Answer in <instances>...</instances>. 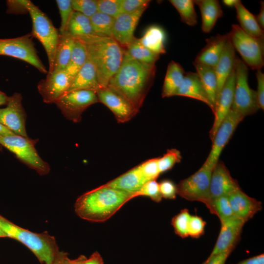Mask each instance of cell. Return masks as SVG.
<instances>
[{"instance_id": "bcb514c9", "label": "cell", "mask_w": 264, "mask_h": 264, "mask_svg": "<svg viewBox=\"0 0 264 264\" xmlns=\"http://www.w3.org/2000/svg\"><path fill=\"white\" fill-rule=\"evenodd\" d=\"M149 0H121L120 14L131 13L147 7Z\"/></svg>"}, {"instance_id": "4fadbf2b", "label": "cell", "mask_w": 264, "mask_h": 264, "mask_svg": "<svg viewBox=\"0 0 264 264\" xmlns=\"http://www.w3.org/2000/svg\"><path fill=\"white\" fill-rule=\"evenodd\" d=\"M26 113L22 96L15 92L9 97L6 107L0 109V123L15 134L28 137L25 129Z\"/></svg>"}, {"instance_id": "680465c9", "label": "cell", "mask_w": 264, "mask_h": 264, "mask_svg": "<svg viewBox=\"0 0 264 264\" xmlns=\"http://www.w3.org/2000/svg\"><path fill=\"white\" fill-rule=\"evenodd\" d=\"M9 96L0 90V106L6 105L8 102Z\"/></svg>"}, {"instance_id": "91938a15", "label": "cell", "mask_w": 264, "mask_h": 264, "mask_svg": "<svg viewBox=\"0 0 264 264\" xmlns=\"http://www.w3.org/2000/svg\"><path fill=\"white\" fill-rule=\"evenodd\" d=\"M237 1L238 0H223L222 2L228 7H234Z\"/></svg>"}, {"instance_id": "db71d44e", "label": "cell", "mask_w": 264, "mask_h": 264, "mask_svg": "<svg viewBox=\"0 0 264 264\" xmlns=\"http://www.w3.org/2000/svg\"><path fill=\"white\" fill-rule=\"evenodd\" d=\"M69 259L67 253L59 251L51 264H67Z\"/></svg>"}, {"instance_id": "74e56055", "label": "cell", "mask_w": 264, "mask_h": 264, "mask_svg": "<svg viewBox=\"0 0 264 264\" xmlns=\"http://www.w3.org/2000/svg\"><path fill=\"white\" fill-rule=\"evenodd\" d=\"M191 214L187 209H183L172 219L171 224L175 233L182 239L188 237V225Z\"/></svg>"}, {"instance_id": "f907efd6", "label": "cell", "mask_w": 264, "mask_h": 264, "mask_svg": "<svg viewBox=\"0 0 264 264\" xmlns=\"http://www.w3.org/2000/svg\"><path fill=\"white\" fill-rule=\"evenodd\" d=\"M8 10L10 13H18L21 10L27 12V10L22 2V0H8L7 1Z\"/></svg>"}, {"instance_id": "4316f807", "label": "cell", "mask_w": 264, "mask_h": 264, "mask_svg": "<svg viewBox=\"0 0 264 264\" xmlns=\"http://www.w3.org/2000/svg\"><path fill=\"white\" fill-rule=\"evenodd\" d=\"M194 1L201 12L202 31L204 33L210 32L217 20L223 16L219 1L217 0H195Z\"/></svg>"}, {"instance_id": "7c38bea8", "label": "cell", "mask_w": 264, "mask_h": 264, "mask_svg": "<svg viewBox=\"0 0 264 264\" xmlns=\"http://www.w3.org/2000/svg\"><path fill=\"white\" fill-rule=\"evenodd\" d=\"M244 118L231 109L220 124L212 141L211 151L204 164L213 168L219 162L220 154L239 123Z\"/></svg>"}, {"instance_id": "8992f818", "label": "cell", "mask_w": 264, "mask_h": 264, "mask_svg": "<svg viewBox=\"0 0 264 264\" xmlns=\"http://www.w3.org/2000/svg\"><path fill=\"white\" fill-rule=\"evenodd\" d=\"M234 69L235 86L231 109L244 118L256 113L260 107L256 91L251 88L248 85V67L237 56Z\"/></svg>"}, {"instance_id": "6da1fadb", "label": "cell", "mask_w": 264, "mask_h": 264, "mask_svg": "<svg viewBox=\"0 0 264 264\" xmlns=\"http://www.w3.org/2000/svg\"><path fill=\"white\" fill-rule=\"evenodd\" d=\"M155 65L142 63L125 51L122 64L107 87L116 91L139 110L154 82Z\"/></svg>"}, {"instance_id": "7bdbcfd3", "label": "cell", "mask_w": 264, "mask_h": 264, "mask_svg": "<svg viewBox=\"0 0 264 264\" xmlns=\"http://www.w3.org/2000/svg\"><path fill=\"white\" fill-rule=\"evenodd\" d=\"M138 166L147 181L156 180L160 174L158 167L157 158L147 160Z\"/></svg>"}, {"instance_id": "9f6ffc18", "label": "cell", "mask_w": 264, "mask_h": 264, "mask_svg": "<svg viewBox=\"0 0 264 264\" xmlns=\"http://www.w3.org/2000/svg\"><path fill=\"white\" fill-rule=\"evenodd\" d=\"M87 257L84 255H81L74 259H69L67 264H83Z\"/></svg>"}, {"instance_id": "8fae6325", "label": "cell", "mask_w": 264, "mask_h": 264, "mask_svg": "<svg viewBox=\"0 0 264 264\" xmlns=\"http://www.w3.org/2000/svg\"><path fill=\"white\" fill-rule=\"evenodd\" d=\"M99 102L96 92L90 90H74L65 93L55 104L67 120L81 121L83 112L90 105Z\"/></svg>"}, {"instance_id": "7dc6e473", "label": "cell", "mask_w": 264, "mask_h": 264, "mask_svg": "<svg viewBox=\"0 0 264 264\" xmlns=\"http://www.w3.org/2000/svg\"><path fill=\"white\" fill-rule=\"evenodd\" d=\"M159 190L162 198L174 199L177 194V188L172 180L164 179L159 183Z\"/></svg>"}, {"instance_id": "60d3db41", "label": "cell", "mask_w": 264, "mask_h": 264, "mask_svg": "<svg viewBox=\"0 0 264 264\" xmlns=\"http://www.w3.org/2000/svg\"><path fill=\"white\" fill-rule=\"evenodd\" d=\"M56 2L57 4L61 17L59 34L60 35H61L66 32L69 20L74 10L71 5V0H57Z\"/></svg>"}, {"instance_id": "816d5d0a", "label": "cell", "mask_w": 264, "mask_h": 264, "mask_svg": "<svg viewBox=\"0 0 264 264\" xmlns=\"http://www.w3.org/2000/svg\"><path fill=\"white\" fill-rule=\"evenodd\" d=\"M104 260L98 251L93 252L88 258L84 261L83 264H104Z\"/></svg>"}, {"instance_id": "f5cc1de1", "label": "cell", "mask_w": 264, "mask_h": 264, "mask_svg": "<svg viewBox=\"0 0 264 264\" xmlns=\"http://www.w3.org/2000/svg\"><path fill=\"white\" fill-rule=\"evenodd\" d=\"M234 264H264V254H261Z\"/></svg>"}, {"instance_id": "2e32d148", "label": "cell", "mask_w": 264, "mask_h": 264, "mask_svg": "<svg viewBox=\"0 0 264 264\" xmlns=\"http://www.w3.org/2000/svg\"><path fill=\"white\" fill-rule=\"evenodd\" d=\"M220 232L209 256L228 250L233 251L239 241L245 222L234 217L220 221Z\"/></svg>"}, {"instance_id": "ab89813d", "label": "cell", "mask_w": 264, "mask_h": 264, "mask_svg": "<svg viewBox=\"0 0 264 264\" xmlns=\"http://www.w3.org/2000/svg\"><path fill=\"white\" fill-rule=\"evenodd\" d=\"M180 152L176 149L168 150L162 156L157 158L158 167L160 174L171 169L181 160Z\"/></svg>"}, {"instance_id": "11a10c76", "label": "cell", "mask_w": 264, "mask_h": 264, "mask_svg": "<svg viewBox=\"0 0 264 264\" xmlns=\"http://www.w3.org/2000/svg\"><path fill=\"white\" fill-rule=\"evenodd\" d=\"M261 8L259 14L255 16L256 20L260 26V27L264 30V2L263 1H260Z\"/></svg>"}, {"instance_id": "4dcf8cb0", "label": "cell", "mask_w": 264, "mask_h": 264, "mask_svg": "<svg viewBox=\"0 0 264 264\" xmlns=\"http://www.w3.org/2000/svg\"><path fill=\"white\" fill-rule=\"evenodd\" d=\"M74 43V37L68 34L65 33L60 35L52 72L65 69L70 58Z\"/></svg>"}, {"instance_id": "d4e9b609", "label": "cell", "mask_w": 264, "mask_h": 264, "mask_svg": "<svg viewBox=\"0 0 264 264\" xmlns=\"http://www.w3.org/2000/svg\"><path fill=\"white\" fill-rule=\"evenodd\" d=\"M147 182L137 166L104 185L133 194Z\"/></svg>"}, {"instance_id": "b9f144b4", "label": "cell", "mask_w": 264, "mask_h": 264, "mask_svg": "<svg viewBox=\"0 0 264 264\" xmlns=\"http://www.w3.org/2000/svg\"><path fill=\"white\" fill-rule=\"evenodd\" d=\"M71 5L74 11L89 18L98 12L96 0H71Z\"/></svg>"}, {"instance_id": "ba28073f", "label": "cell", "mask_w": 264, "mask_h": 264, "mask_svg": "<svg viewBox=\"0 0 264 264\" xmlns=\"http://www.w3.org/2000/svg\"><path fill=\"white\" fill-rule=\"evenodd\" d=\"M213 170L203 163L196 173L179 181L176 185L177 194L186 200L204 203L211 213L210 186Z\"/></svg>"}, {"instance_id": "6f0895ef", "label": "cell", "mask_w": 264, "mask_h": 264, "mask_svg": "<svg viewBox=\"0 0 264 264\" xmlns=\"http://www.w3.org/2000/svg\"><path fill=\"white\" fill-rule=\"evenodd\" d=\"M15 134L0 123V136H10Z\"/></svg>"}, {"instance_id": "1f68e13d", "label": "cell", "mask_w": 264, "mask_h": 264, "mask_svg": "<svg viewBox=\"0 0 264 264\" xmlns=\"http://www.w3.org/2000/svg\"><path fill=\"white\" fill-rule=\"evenodd\" d=\"M88 58V53L83 41L74 37V43L69 63L65 71L72 81Z\"/></svg>"}, {"instance_id": "ffe728a7", "label": "cell", "mask_w": 264, "mask_h": 264, "mask_svg": "<svg viewBox=\"0 0 264 264\" xmlns=\"http://www.w3.org/2000/svg\"><path fill=\"white\" fill-rule=\"evenodd\" d=\"M234 216L245 223L262 208V203L245 194L241 188L227 195Z\"/></svg>"}, {"instance_id": "484cf974", "label": "cell", "mask_w": 264, "mask_h": 264, "mask_svg": "<svg viewBox=\"0 0 264 264\" xmlns=\"http://www.w3.org/2000/svg\"><path fill=\"white\" fill-rule=\"evenodd\" d=\"M234 7L236 10L237 19L240 27L264 46V30L258 24L255 15L244 7L241 0H238Z\"/></svg>"}, {"instance_id": "e575fe53", "label": "cell", "mask_w": 264, "mask_h": 264, "mask_svg": "<svg viewBox=\"0 0 264 264\" xmlns=\"http://www.w3.org/2000/svg\"><path fill=\"white\" fill-rule=\"evenodd\" d=\"M90 20L95 35L112 37L114 18L97 12L90 18Z\"/></svg>"}, {"instance_id": "7402d4cb", "label": "cell", "mask_w": 264, "mask_h": 264, "mask_svg": "<svg viewBox=\"0 0 264 264\" xmlns=\"http://www.w3.org/2000/svg\"><path fill=\"white\" fill-rule=\"evenodd\" d=\"M101 88L95 67L88 56L86 62L73 78L65 93L78 90H90L96 92Z\"/></svg>"}, {"instance_id": "f6af8a7d", "label": "cell", "mask_w": 264, "mask_h": 264, "mask_svg": "<svg viewBox=\"0 0 264 264\" xmlns=\"http://www.w3.org/2000/svg\"><path fill=\"white\" fill-rule=\"evenodd\" d=\"M98 12L114 18L120 14L121 0H97Z\"/></svg>"}, {"instance_id": "83f0119b", "label": "cell", "mask_w": 264, "mask_h": 264, "mask_svg": "<svg viewBox=\"0 0 264 264\" xmlns=\"http://www.w3.org/2000/svg\"><path fill=\"white\" fill-rule=\"evenodd\" d=\"M185 73L179 63L174 61L169 63L162 87V97L175 96L182 83Z\"/></svg>"}, {"instance_id": "94428289", "label": "cell", "mask_w": 264, "mask_h": 264, "mask_svg": "<svg viewBox=\"0 0 264 264\" xmlns=\"http://www.w3.org/2000/svg\"><path fill=\"white\" fill-rule=\"evenodd\" d=\"M1 237H7L6 235L4 232L0 228V238Z\"/></svg>"}, {"instance_id": "3957f363", "label": "cell", "mask_w": 264, "mask_h": 264, "mask_svg": "<svg viewBox=\"0 0 264 264\" xmlns=\"http://www.w3.org/2000/svg\"><path fill=\"white\" fill-rule=\"evenodd\" d=\"M79 37L93 64L101 88H106L120 67L125 50L112 37L89 35Z\"/></svg>"}, {"instance_id": "ac0fdd59", "label": "cell", "mask_w": 264, "mask_h": 264, "mask_svg": "<svg viewBox=\"0 0 264 264\" xmlns=\"http://www.w3.org/2000/svg\"><path fill=\"white\" fill-rule=\"evenodd\" d=\"M235 86V69L226 80L217 99L214 114V121L210 131V137L213 140L220 124L230 110L234 97Z\"/></svg>"}, {"instance_id": "f546056e", "label": "cell", "mask_w": 264, "mask_h": 264, "mask_svg": "<svg viewBox=\"0 0 264 264\" xmlns=\"http://www.w3.org/2000/svg\"><path fill=\"white\" fill-rule=\"evenodd\" d=\"M166 37L164 29L158 25H154L149 26L138 40L142 45L151 51L160 55L166 53Z\"/></svg>"}, {"instance_id": "d590c367", "label": "cell", "mask_w": 264, "mask_h": 264, "mask_svg": "<svg viewBox=\"0 0 264 264\" xmlns=\"http://www.w3.org/2000/svg\"><path fill=\"white\" fill-rule=\"evenodd\" d=\"M169 2L178 11L181 21L191 26L198 22L197 15L193 0H170Z\"/></svg>"}, {"instance_id": "f35d334b", "label": "cell", "mask_w": 264, "mask_h": 264, "mask_svg": "<svg viewBox=\"0 0 264 264\" xmlns=\"http://www.w3.org/2000/svg\"><path fill=\"white\" fill-rule=\"evenodd\" d=\"M138 196L148 197L155 202H160L162 198L159 190V183L156 180L147 181L137 191L132 194V198Z\"/></svg>"}, {"instance_id": "c3c4849f", "label": "cell", "mask_w": 264, "mask_h": 264, "mask_svg": "<svg viewBox=\"0 0 264 264\" xmlns=\"http://www.w3.org/2000/svg\"><path fill=\"white\" fill-rule=\"evenodd\" d=\"M257 81V90L256 91L257 99L260 109H264V74L261 69L258 70L256 73Z\"/></svg>"}, {"instance_id": "277c9868", "label": "cell", "mask_w": 264, "mask_h": 264, "mask_svg": "<svg viewBox=\"0 0 264 264\" xmlns=\"http://www.w3.org/2000/svg\"><path fill=\"white\" fill-rule=\"evenodd\" d=\"M0 228L7 237L22 243L42 264H51L59 251L55 238L47 233H37L21 227L0 215Z\"/></svg>"}, {"instance_id": "836d02e7", "label": "cell", "mask_w": 264, "mask_h": 264, "mask_svg": "<svg viewBox=\"0 0 264 264\" xmlns=\"http://www.w3.org/2000/svg\"><path fill=\"white\" fill-rule=\"evenodd\" d=\"M125 50L133 59L146 65H155L156 62L159 59L160 55L155 53L143 45L135 38L128 45Z\"/></svg>"}, {"instance_id": "30bf717a", "label": "cell", "mask_w": 264, "mask_h": 264, "mask_svg": "<svg viewBox=\"0 0 264 264\" xmlns=\"http://www.w3.org/2000/svg\"><path fill=\"white\" fill-rule=\"evenodd\" d=\"M0 55L19 59L30 64L42 73H48L38 55L31 33L14 38L0 39Z\"/></svg>"}, {"instance_id": "5b68a950", "label": "cell", "mask_w": 264, "mask_h": 264, "mask_svg": "<svg viewBox=\"0 0 264 264\" xmlns=\"http://www.w3.org/2000/svg\"><path fill=\"white\" fill-rule=\"evenodd\" d=\"M22 2L29 14L32 22V37L36 38L42 44L46 53L49 70L53 71L56 49L60 39L58 30L54 27L51 21L39 8L31 0H22Z\"/></svg>"}, {"instance_id": "9a60e30c", "label": "cell", "mask_w": 264, "mask_h": 264, "mask_svg": "<svg viewBox=\"0 0 264 264\" xmlns=\"http://www.w3.org/2000/svg\"><path fill=\"white\" fill-rule=\"evenodd\" d=\"M71 80L64 70L47 74L38 85V90L44 103L55 102L68 88Z\"/></svg>"}, {"instance_id": "ee69618b", "label": "cell", "mask_w": 264, "mask_h": 264, "mask_svg": "<svg viewBox=\"0 0 264 264\" xmlns=\"http://www.w3.org/2000/svg\"><path fill=\"white\" fill-rule=\"evenodd\" d=\"M206 222L197 215H191L188 225V235L193 238H198L204 234Z\"/></svg>"}, {"instance_id": "681fc988", "label": "cell", "mask_w": 264, "mask_h": 264, "mask_svg": "<svg viewBox=\"0 0 264 264\" xmlns=\"http://www.w3.org/2000/svg\"><path fill=\"white\" fill-rule=\"evenodd\" d=\"M232 251V250H228L213 256H209L205 261V264H225L226 260Z\"/></svg>"}, {"instance_id": "f1b7e54d", "label": "cell", "mask_w": 264, "mask_h": 264, "mask_svg": "<svg viewBox=\"0 0 264 264\" xmlns=\"http://www.w3.org/2000/svg\"><path fill=\"white\" fill-rule=\"evenodd\" d=\"M214 113L217 96V79L214 68L193 62Z\"/></svg>"}, {"instance_id": "5bb4252c", "label": "cell", "mask_w": 264, "mask_h": 264, "mask_svg": "<svg viewBox=\"0 0 264 264\" xmlns=\"http://www.w3.org/2000/svg\"><path fill=\"white\" fill-rule=\"evenodd\" d=\"M99 102L106 106L114 114L117 121L125 123L133 118L139 111L126 98L108 88L96 91Z\"/></svg>"}, {"instance_id": "d6986e66", "label": "cell", "mask_w": 264, "mask_h": 264, "mask_svg": "<svg viewBox=\"0 0 264 264\" xmlns=\"http://www.w3.org/2000/svg\"><path fill=\"white\" fill-rule=\"evenodd\" d=\"M240 188L238 181L231 176L224 164L219 161L213 170L211 177L210 193L212 200L227 196Z\"/></svg>"}, {"instance_id": "603a6c76", "label": "cell", "mask_w": 264, "mask_h": 264, "mask_svg": "<svg viewBox=\"0 0 264 264\" xmlns=\"http://www.w3.org/2000/svg\"><path fill=\"white\" fill-rule=\"evenodd\" d=\"M236 56L235 49L229 36L221 55L214 67L218 84L217 99L226 80L234 69Z\"/></svg>"}, {"instance_id": "52a82bcc", "label": "cell", "mask_w": 264, "mask_h": 264, "mask_svg": "<svg viewBox=\"0 0 264 264\" xmlns=\"http://www.w3.org/2000/svg\"><path fill=\"white\" fill-rule=\"evenodd\" d=\"M37 141V139L16 134L0 136V145L13 153L22 163L39 175H46L49 173L50 167L38 154L35 147Z\"/></svg>"}, {"instance_id": "9c48e42d", "label": "cell", "mask_w": 264, "mask_h": 264, "mask_svg": "<svg viewBox=\"0 0 264 264\" xmlns=\"http://www.w3.org/2000/svg\"><path fill=\"white\" fill-rule=\"evenodd\" d=\"M228 33L235 50L247 66L252 70L261 69L264 65V46L244 32L238 24H233Z\"/></svg>"}, {"instance_id": "7a4b0ae2", "label": "cell", "mask_w": 264, "mask_h": 264, "mask_svg": "<svg viewBox=\"0 0 264 264\" xmlns=\"http://www.w3.org/2000/svg\"><path fill=\"white\" fill-rule=\"evenodd\" d=\"M132 194L103 185L78 197L74 204V210L83 220L94 222H104L132 199Z\"/></svg>"}, {"instance_id": "e0dca14e", "label": "cell", "mask_w": 264, "mask_h": 264, "mask_svg": "<svg viewBox=\"0 0 264 264\" xmlns=\"http://www.w3.org/2000/svg\"><path fill=\"white\" fill-rule=\"evenodd\" d=\"M147 8L131 13H121L115 18L112 37L123 48H127L135 39L133 35L134 30Z\"/></svg>"}, {"instance_id": "d6a6232c", "label": "cell", "mask_w": 264, "mask_h": 264, "mask_svg": "<svg viewBox=\"0 0 264 264\" xmlns=\"http://www.w3.org/2000/svg\"><path fill=\"white\" fill-rule=\"evenodd\" d=\"M65 33L72 37L95 35L90 18L76 11H73Z\"/></svg>"}, {"instance_id": "cb8c5ba5", "label": "cell", "mask_w": 264, "mask_h": 264, "mask_svg": "<svg viewBox=\"0 0 264 264\" xmlns=\"http://www.w3.org/2000/svg\"><path fill=\"white\" fill-rule=\"evenodd\" d=\"M175 96L193 98L201 101L212 109L205 90L197 72H186L182 84Z\"/></svg>"}, {"instance_id": "44dd1931", "label": "cell", "mask_w": 264, "mask_h": 264, "mask_svg": "<svg viewBox=\"0 0 264 264\" xmlns=\"http://www.w3.org/2000/svg\"><path fill=\"white\" fill-rule=\"evenodd\" d=\"M229 37V33L218 34L206 40V45L196 56L194 63L214 68L218 62L225 44Z\"/></svg>"}, {"instance_id": "8d00e7d4", "label": "cell", "mask_w": 264, "mask_h": 264, "mask_svg": "<svg viewBox=\"0 0 264 264\" xmlns=\"http://www.w3.org/2000/svg\"><path fill=\"white\" fill-rule=\"evenodd\" d=\"M211 213L216 215L220 222L235 217L227 196H221L212 200Z\"/></svg>"}, {"instance_id": "6125c7cd", "label": "cell", "mask_w": 264, "mask_h": 264, "mask_svg": "<svg viewBox=\"0 0 264 264\" xmlns=\"http://www.w3.org/2000/svg\"><path fill=\"white\" fill-rule=\"evenodd\" d=\"M202 264H205V261Z\"/></svg>"}]
</instances>
